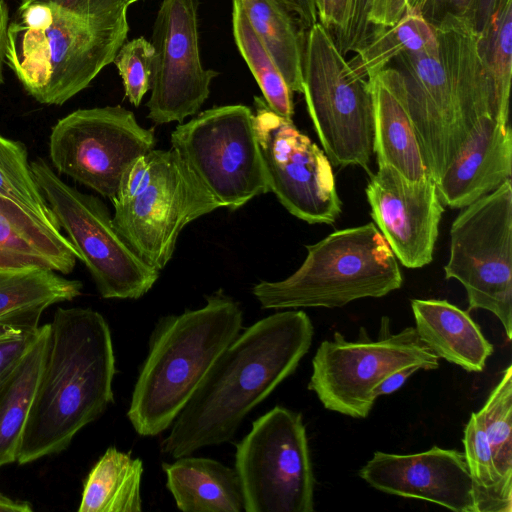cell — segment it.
Returning a JSON list of instances; mask_svg holds the SVG:
<instances>
[{
    "mask_svg": "<svg viewBox=\"0 0 512 512\" xmlns=\"http://www.w3.org/2000/svg\"><path fill=\"white\" fill-rule=\"evenodd\" d=\"M313 335L301 310L276 312L240 331L171 424L161 451L176 459L231 441L248 413L296 370Z\"/></svg>",
    "mask_w": 512,
    "mask_h": 512,
    "instance_id": "1",
    "label": "cell"
},
{
    "mask_svg": "<svg viewBox=\"0 0 512 512\" xmlns=\"http://www.w3.org/2000/svg\"><path fill=\"white\" fill-rule=\"evenodd\" d=\"M19 448L28 464L65 450L113 403L115 355L109 325L91 308L58 307Z\"/></svg>",
    "mask_w": 512,
    "mask_h": 512,
    "instance_id": "2",
    "label": "cell"
},
{
    "mask_svg": "<svg viewBox=\"0 0 512 512\" xmlns=\"http://www.w3.org/2000/svg\"><path fill=\"white\" fill-rule=\"evenodd\" d=\"M435 31L437 49L404 53L393 62L402 74L425 160L437 182L477 120L485 115L499 119L474 23L447 17Z\"/></svg>",
    "mask_w": 512,
    "mask_h": 512,
    "instance_id": "3",
    "label": "cell"
},
{
    "mask_svg": "<svg viewBox=\"0 0 512 512\" xmlns=\"http://www.w3.org/2000/svg\"><path fill=\"white\" fill-rule=\"evenodd\" d=\"M39 1L51 7L50 24L32 30L9 23L5 62L35 100L62 105L114 61L127 38L128 6L123 0Z\"/></svg>",
    "mask_w": 512,
    "mask_h": 512,
    "instance_id": "4",
    "label": "cell"
},
{
    "mask_svg": "<svg viewBox=\"0 0 512 512\" xmlns=\"http://www.w3.org/2000/svg\"><path fill=\"white\" fill-rule=\"evenodd\" d=\"M242 329L240 304L222 290L199 309L159 318L127 411L134 430L141 436L167 430Z\"/></svg>",
    "mask_w": 512,
    "mask_h": 512,
    "instance_id": "5",
    "label": "cell"
},
{
    "mask_svg": "<svg viewBox=\"0 0 512 512\" xmlns=\"http://www.w3.org/2000/svg\"><path fill=\"white\" fill-rule=\"evenodd\" d=\"M305 248L307 256L292 275L253 286L261 308L342 307L402 286L398 261L373 222L334 231Z\"/></svg>",
    "mask_w": 512,
    "mask_h": 512,
    "instance_id": "6",
    "label": "cell"
},
{
    "mask_svg": "<svg viewBox=\"0 0 512 512\" xmlns=\"http://www.w3.org/2000/svg\"><path fill=\"white\" fill-rule=\"evenodd\" d=\"M111 202L118 232L158 271L171 260L183 228L221 207L172 148L137 158Z\"/></svg>",
    "mask_w": 512,
    "mask_h": 512,
    "instance_id": "7",
    "label": "cell"
},
{
    "mask_svg": "<svg viewBox=\"0 0 512 512\" xmlns=\"http://www.w3.org/2000/svg\"><path fill=\"white\" fill-rule=\"evenodd\" d=\"M302 94L330 163L369 172L373 154L369 82L352 70L332 33L319 22L306 34Z\"/></svg>",
    "mask_w": 512,
    "mask_h": 512,
    "instance_id": "8",
    "label": "cell"
},
{
    "mask_svg": "<svg viewBox=\"0 0 512 512\" xmlns=\"http://www.w3.org/2000/svg\"><path fill=\"white\" fill-rule=\"evenodd\" d=\"M58 225L105 299H139L159 278L116 229L105 204L64 182L43 158L30 163Z\"/></svg>",
    "mask_w": 512,
    "mask_h": 512,
    "instance_id": "9",
    "label": "cell"
},
{
    "mask_svg": "<svg viewBox=\"0 0 512 512\" xmlns=\"http://www.w3.org/2000/svg\"><path fill=\"white\" fill-rule=\"evenodd\" d=\"M171 148L221 205L235 210L269 192L250 107L217 106L180 123Z\"/></svg>",
    "mask_w": 512,
    "mask_h": 512,
    "instance_id": "10",
    "label": "cell"
},
{
    "mask_svg": "<svg viewBox=\"0 0 512 512\" xmlns=\"http://www.w3.org/2000/svg\"><path fill=\"white\" fill-rule=\"evenodd\" d=\"M450 229L445 278L466 290L468 311L494 314L512 338V185L461 208Z\"/></svg>",
    "mask_w": 512,
    "mask_h": 512,
    "instance_id": "11",
    "label": "cell"
},
{
    "mask_svg": "<svg viewBox=\"0 0 512 512\" xmlns=\"http://www.w3.org/2000/svg\"><path fill=\"white\" fill-rule=\"evenodd\" d=\"M245 512H312L315 478L302 415L275 406L236 445Z\"/></svg>",
    "mask_w": 512,
    "mask_h": 512,
    "instance_id": "12",
    "label": "cell"
},
{
    "mask_svg": "<svg viewBox=\"0 0 512 512\" xmlns=\"http://www.w3.org/2000/svg\"><path fill=\"white\" fill-rule=\"evenodd\" d=\"M355 342L340 332L323 341L312 360L308 389L322 405L333 412L353 418H366L376 401L373 390L393 372L420 366L424 370L439 367V358L420 340L414 327L390 334L382 327L372 341L364 328Z\"/></svg>",
    "mask_w": 512,
    "mask_h": 512,
    "instance_id": "13",
    "label": "cell"
},
{
    "mask_svg": "<svg viewBox=\"0 0 512 512\" xmlns=\"http://www.w3.org/2000/svg\"><path fill=\"white\" fill-rule=\"evenodd\" d=\"M154 147V129L142 127L119 105L75 110L53 126L49 138L55 169L110 201L126 169Z\"/></svg>",
    "mask_w": 512,
    "mask_h": 512,
    "instance_id": "14",
    "label": "cell"
},
{
    "mask_svg": "<svg viewBox=\"0 0 512 512\" xmlns=\"http://www.w3.org/2000/svg\"><path fill=\"white\" fill-rule=\"evenodd\" d=\"M254 127L273 192L293 216L309 224H334L342 212L331 163L292 119L254 97Z\"/></svg>",
    "mask_w": 512,
    "mask_h": 512,
    "instance_id": "15",
    "label": "cell"
},
{
    "mask_svg": "<svg viewBox=\"0 0 512 512\" xmlns=\"http://www.w3.org/2000/svg\"><path fill=\"white\" fill-rule=\"evenodd\" d=\"M198 0H163L153 26L154 49L147 117L156 125L195 115L219 75L204 69L197 28Z\"/></svg>",
    "mask_w": 512,
    "mask_h": 512,
    "instance_id": "16",
    "label": "cell"
},
{
    "mask_svg": "<svg viewBox=\"0 0 512 512\" xmlns=\"http://www.w3.org/2000/svg\"><path fill=\"white\" fill-rule=\"evenodd\" d=\"M365 193L373 223L400 263L411 269L428 265L444 212L433 178L412 181L380 165Z\"/></svg>",
    "mask_w": 512,
    "mask_h": 512,
    "instance_id": "17",
    "label": "cell"
},
{
    "mask_svg": "<svg viewBox=\"0 0 512 512\" xmlns=\"http://www.w3.org/2000/svg\"><path fill=\"white\" fill-rule=\"evenodd\" d=\"M359 476L381 492L432 502L455 512H478L464 453L437 446L415 454L377 451Z\"/></svg>",
    "mask_w": 512,
    "mask_h": 512,
    "instance_id": "18",
    "label": "cell"
},
{
    "mask_svg": "<svg viewBox=\"0 0 512 512\" xmlns=\"http://www.w3.org/2000/svg\"><path fill=\"white\" fill-rule=\"evenodd\" d=\"M511 173L510 125L485 115L436 182L440 201L450 208H464L511 180Z\"/></svg>",
    "mask_w": 512,
    "mask_h": 512,
    "instance_id": "19",
    "label": "cell"
},
{
    "mask_svg": "<svg viewBox=\"0 0 512 512\" xmlns=\"http://www.w3.org/2000/svg\"><path fill=\"white\" fill-rule=\"evenodd\" d=\"M367 80L372 97V149L378 166L389 165L412 181L431 177L402 74L389 65Z\"/></svg>",
    "mask_w": 512,
    "mask_h": 512,
    "instance_id": "20",
    "label": "cell"
},
{
    "mask_svg": "<svg viewBox=\"0 0 512 512\" xmlns=\"http://www.w3.org/2000/svg\"><path fill=\"white\" fill-rule=\"evenodd\" d=\"M411 308L415 330L434 355L468 372L484 370L493 346L468 311L438 299H412Z\"/></svg>",
    "mask_w": 512,
    "mask_h": 512,
    "instance_id": "21",
    "label": "cell"
},
{
    "mask_svg": "<svg viewBox=\"0 0 512 512\" xmlns=\"http://www.w3.org/2000/svg\"><path fill=\"white\" fill-rule=\"evenodd\" d=\"M77 259L75 248L60 230L0 196V268L40 267L69 274Z\"/></svg>",
    "mask_w": 512,
    "mask_h": 512,
    "instance_id": "22",
    "label": "cell"
},
{
    "mask_svg": "<svg viewBox=\"0 0 512 512\" xmlns=\"http://www.w3.org/2000/svg\"><path fill=\"white\" fill-rule=\"evenodd\" d=\"M166 487L183 512H241L244 500L235 469L191 455L162 463Z\"/></svg>",
    "mask_w": 512,
    "mask_h": 512,
    "instance_id": "23",
    "label": "cell"
},
{
    "mask_svg": "<svg viewBox=\"0 0 512 512\" xmlns=\"http://www.w3.org/2000/svg\"><path fill=\"white\" fill-rule=\"evenodd\" d=\"M82 286L40 267L0 268V324L39 327L48 307L78 297Z\"/></svg>",
    "mask_w": 512,
    "mask_h": 512,
    "instance_id": "24",
    "label": "cell"
},
{
    "mask_svg": "<svg viewBox=\"0 0 512 512\" xmlns=\"http://www.w3.org/2000/svg\"><path fill=\"white\" fill-rule=\"evenodd\" d=\"M49 324L0 382V467L17 462L46 354Z\"/></svg>",
    "mask_w": 512,
    "mask_h": 512,
    "instance_id": "25",
    "label": "cell"
},
{
    "mask_svg": "<svg viewBox=\"0 0 512 512\" xmlns=\"http://www.w3.org/2000/svg\"><path fill=\"white\" fill-rule=\"evenodd\" d=\"M255 33L292 92L303 91V57L308 29L277 0H241Z\"/></svg>",
    "mask_w": 512,
    "mask_h": 512,
    "instance_id": "26",
    "label": "cell"
},
{
    "mask_svg": "<svg viewBox=\"0 0 512 512\" xmlns=\"http://www.w3.org/2000/svg\"><path fill=\"white\" fill-rule=\"evenodd\" d=\"M143 462L108 448L89 472L79 512H141Z\"/></svg>",
    "mask_w": 512,
    "mask_h": 512,
    "instance_id": "27",
    "label": "cell"
},
{
    "mask_svg": "<svg viewBox=\"0 0 512 512\" xmlns=\"http://www.w3.org/2000/svg\"><path fill=\"white\" fill-rule=\"evenodd\" d=\"M437 46L435 27L410 6L396 23L375 30L348 63L357 75L367 79L404 53L432 51Z\"/></svg>",
    "mask_w": 512,
    "mask_h": 512,
    "instance_id": "28",
    "label": "cell"
},
{
    "mask_svg": "<svg viewBox=\"0 0 512 512\" xmlns=\"http://www.w3.org/2000/svg\"><path fill=\"white\" fill-rule=\"evenodd\" d=\"M232 29L238 50L257 81L266 104L276 114L292 119L293 92L249 23L241 0H232Z\"/></svg>",
    "mask_w": 512,
    "mask_h": 512,
    "instance_id": "29",
    "label": "cell"
},
{
    "mask_svg": "<svg viewBox=\"0 0 512 512\" xmlns=\"http://www.w3.org/2000/svg\"><path fill=\"white\" fill-rule=\"evenodd\" d=\"M478 34V52L493 87L498 119L509 123L512 77V0H502Z\"/></svg>",
    "mask_w": 512,
    "mask_h": 512,
    "instance_id": "30",
    "label": "cell"
},
{
    "mask_svg": "<svg viewBox=\"0 0 512 512\" xmlns=\"http://www.w3.org/2000/svg\"><path fill=\"white\" fill-rule=\"evenodd\" d=\"M464 456L475 484L478 512H511L512 489L501 481L478 412L464 429Z\"/></svg>",
    "mask_w": 512,
    "mask_h": 512,
    "instance_id": "31",
    "label": "cell"
},
{
    "mask_svg": "<svg viewBox=\"0 0 512 512\" xmlns=\"http://www.w3.org/2000/svg\"><path fill=\"white\" fill-rule=\"evenodd\" d=\"M0 196L16 203L48 227H60L28 162L25 145L0 134Z\"/></svg>",
    "mask_w": 512,
    "mask_h": 512,
    "instance_id": "32",
    "label": "cell"
},
{
    "mask_svg": "<svg viewBox=\"0 0 512 512\" xmlns=\"http://www.w3.org/2000/svg\"><path fill=\"white\" fill-rule=\"evenodd\" d=\"M486 433L497 473L504 485L512 489V366L490 392L478 411Z\"/></svg>",
    "mask_w": 512,
    "mask_h": 512,
    "instance_id": "33",
    "label": "cell"
},
{
    "mask_svg": "<svg viewBox=\"0 0 512 512\" xmlns=\"http://www.w3.org/2000/svg\"><path fill=\"white\" fill-rule=\"evenodd\" d=\"M154 49L144 37L124 43L113 63L122 78L125 96L138 107L150 89Z\"/></svg>",
    "mask_w": 512,
    "mask_h": 512,
    "instance_id": "34",
    "label": "cell"
},
{
    "mask_svg": "<svg viewBox=\"0 0 512 512\" xmlns=\"http://www.w3.org/2000/svg\"><path fill=\"white\" fill-rule=\"evenodd\" d=\"M373 0H348L343 25L334 31L333 39L343 56L356 53L372 34L369 12Z\"/></svg>",
    "mask_w": 512,
    "mask_h": 512,
    "instance_id": "35",
    "label": "cell"
},
{
    "mask_svg": "<svg viewBox=\"0 0 512 512\" xmlns=\"http://www.w3.org/2000/svg\"><path fill=\"white\" fill-rule=\"evenodd\" d=\"M39 327L0 324V382L38 339Z\"/></svg>",
    "mask_w": 512,
    "mask_h": 512,
    "instance_id": "36",
    "label": "cell"
},
{
    "mask_svg": "<svg viewBox=\"0 0 512 512\" xmlns=\"http://www.w3.org/2000/svg\"><path fill=\"white\" fill-rule=\"evenodd\" d=\"M477 0H414L421 15L432 25L437 26L447 17L466 19L474 23Z\"/></svg>",
    "mask_w": 512,
    "mask_h": 512,
    "instance_id": "37",
    "label": "cell"
},
{
    "mask_svg": "<svg viewBox=\"0 0 512 512\" xmlns=\"http://www.w3.org/2000/svg\"><path fill=\"white\" fill-rule=\"evenodd\" d=\"M414 0H373L369 12L372 33L396 23ZM372 35V34H371Z\"/></svg>",
    "mask_w": 512,
    "mask_h": 512,
    "instance_id": "38",
    "label": "cell"
},
{
    "mask_svg": "<svg viewBox=\"0 0 512 512\" xmlns=\"http://www.w3.org/2000/svg\"><path fill=\"white\" fill-rule=\"evenodd\" d=\"M348 0H314L317 18L329 31L338 30L344 23Z\"/></svg>",
    "mask_w": 512,
    "mask_h": 512,
    "instance_id": "39",
    "label": "cell"
},
{
    "mask_svg": "<svg viewBox=\"0 0 512 512\" xmlns=\"http://www.w3.org/2000/svg\"><path fill=\"white\" fill-rule=\"evenodd\" d=\"M422 369L420 366H408L399 369L386 377L374 390L375 399L383 395H389L399 390L415 372Z\"/></svg>",
    "mask_w": 512,
    "mask_h": 512,
    "instance_id": "40",
    "label": "cell"
},
{
    "mask_svg": "<svg viewBox=\"0 0 512 512\" xmlns=\"http://www.w3.org/2000/svg\"><path fill=\"white\" fill-rule=\"evenodd\" d=\"M298 16L304 26L309 29L318 22L314 0H277Z\"/></svg>",
    "mask_w": 512,
    "mask_h": 512,
    "instance_id": "41",
    "label": "cell"
},
{
    "mask_svg": "<svg viewBox=\"0 0 512 512\" xmlns=\"http://www.w3.org/2000/svg\"><path fill=\"white\" fill-rule=\"evenodd\" d=\"M502 0H477L474 26L480 33L488 24Z\"/></svg>",
    "mask_w": 512,
    "mask_h": 512,
    "instance_id": "42",
    "label": "cell"
},
{
    "mask_svg": "<svg viewBox=\"0 0 512 512\" xmlns=\"http://www.w3.org/2000/svg\"><path fill=\"white\" fill-rule=\"evenodd\" d=\"M9 8L5 0H0V85L3 84V64L7 47Z\"/></svg>",
    "mask_w": 512,
    "mask_h": 512,
    "instance_id": "43",
    "label": "cell"
},
{
    "mask_svg": "<svg viewBox=\"0 0 512 512\" xmlns=\"http://www.w3.org/2000/svg\"><path fill=\"white\" fill-rule=\"evenodd\" d=\"M31 510L28 502L14 500L0 493V512H30Z\"/></svg>",
    "mask_w": 512,
    "mask_h": 512,
    "instance_id": "44",
    "label": "cell"
},
{
    "mask_svg": "<svg viewBox=\"0 0 512 512\" xmlns=\"http://www.w3.org/2000/svg\"><path fill=\"white\" fill-rule=\"evenodd\" d=\"M123 1H124V3H125L127 6H129L130 4H132V3H134V2H137V1H139V0H123Z\"/></svg>",
    "mask_w": 512,
    "mask_h": 512,
    "instance_id": "45",
    "label": "cell"
}]
</instances>
